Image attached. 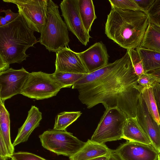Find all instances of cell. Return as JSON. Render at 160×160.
I'll list each match as a JSON object with an SVG mask.
<instances>
[{"instance_id":"cell-20","label":"cell","mask_w":160,"mask_h":160,"mask_svg":"<svg viewBox=\"0 0 160 160\" xmlns=\"http://www.w3.org/2000/svg\"><path fill=\"white\" fill-rule=\"evenodd\" d=\"M80 15L84 27L89 33L92 24L97 18L94 6L92 0H78Z\"/></svg>"},{"instance_id":"cell-28","label":"cell","mask_w":160,"mask_h":160,"mask_svg":"<svg viewBox=\"0 0 160 160\" xmlns=\"http://www.w3.org/2000/svg\"><path fill=\"white\" fill-rule=\"evenodd\" d=\"M158 81V80L153 76L148 73H144L139 77L138 82L143 91L144 89L152 88Z\"/></svg>"},{"instance_id":"cell-13","label":"cell","mask_w":160,"mask_h":160,"mask_svg":"<svg viewBox=\"0 0 160 160\" xmlns=\"http://www.w3.org/2000/svg\"><path fill=\"white\" fill-rule=\"evenodd\" d=\"M77 53L89 73L108 64L109 56L106 46L101 42L95 43L85 51Z\"/></svg>"},{"instance_id":"cell-37","label":"cell","mask_w":160,"mask_h":160,"mask_svg":"<svg viewBox=\"0 0 160 160\" xmlns=\"http://www.w3.org/2000/svg\"><path fill=\"white\" fill-rule=\"evenodd\" d=\"M109 155L98 157L97 158H94L88 160H107Z\"/></svg>"},{"instance_id":"cell-4","label":"cell","mask_w":160,"mask_h":160,"mask_svg":"<svg viewBox=\"0 0 160 160\" xmlns=\"http://www.w3.org/2000/svg\"><path fill=\"white\" fill-rule=\"evenodd\" d=\"M47 15V23L38 42L49 52H56L68 45V28L60 15L58 6L52 0L48 1Z\"/></svg>"},{"instance_id":"cell-27","label":"cell","mask_w":160,"mask_h":160,"mask_svg":"<svg viewBox=\"0 0 160 160\" xmlns=\"http://www.w3.org/2000/svg\"><path fill=\"white\" fill-rule=\"evenodd\" d=\"M147 13L149 21L160 27V0H155Z\"/></svg>"},{"instance_id":"cell-16","label":"cell","mask_w":160,"mask_h":160,"mask_svg":"<svg viewBox=\"0 0 160 160\" xmlns=\"http://www.w3.org/2000/svg\"><path fill=\"white\" fill-rule=\"evenodd\" d=\"M113 151L104 143L95 142L88 139L77 152L69 158L70 160H88L109 155Z\"/></svg>"},{"instance_id":"cell-35","label":"cell","mask_w":160,"mask_h":160,"mask_svg":"<svg viewBox=\"0 0 160 160\" xmlns=\"http://www.w3.org/2000/svg\"><path fill=\"white\" fill-rule=\"evenodd\" d=\"M107 160H121L117 155L115 154L113 150V152L109 155Z\"/></svg>"},{"instance_id":"cell-12","label":"cell","mask_w":160,"mask_h":160,"mask_svg":"<svg viewBox=\"0 0 160 160\" xmlns=\"http://www.w3.org/2000/svg\"><path fill=\"white\" fill-rule=\"evenodd\" d=\"M136 118L150 139L152 145L160 152V125L149 113L141 95L138 102Z\"/></svg>"},{"instance_id":"cell-8","label":"cell","mask_w":160,"mask_h":160,"mask_svg":"<svg viewBox=\"0 0 160 160\" xmlns=\"http://www.w3.org/2000/svg\"><path fill=\"white\" fill-rule=\"evenodd\" d=\"M16 4L18 12L25 19L29 27L40 33L44 30L47 19L48 0H3Z\"/></svg>"},{"instance_id":"cell-36","label":"cell","mask_w":160,"mask_h":160,"mask_svg":"<svg viewBox=\"0 0 160 160\" xmlns=\"http://www.w3.org/2000/svg\"><path fill=\"white\" fill-rule=\"evenodd\" d=\"M8 23L7 22L5 18L3 17H0V27L5 25Z\"/></svg>"},{"instance_id":"cell-25","label":"cell","mask_w":160,"mask_h":160,"mask_svg":"<svg viewBox=\"0 0 160 160\" xmlns=\"http://www.w3.org/2000/svg\"><path fill=\"white\" fill-rule=\"evenodd\" d=\"M127 50L131 59L134 72L136 75L139 77L145 73L138 52L136 49Z\"/></svg>"},{"instance_id":"cell-39","label":"cell","mask_w":160,"mask_h":160,"mask_svg":"<svg viewBox=\"0 0 160 160\" xmlns=\"http://www.w3.org/2000/svg\"><path fill=\"white\" fill-rule=\"evenodd\" d=\"M157 83L158 84L159 86L160 87V80H158Z\"/></svg>"},{"instance_id":"cell-3","label":"cell","mask_w":160,"mask_h":160,"mask_svg":"<svg viewBox=\"0 0 160 160\" xmlns=\"http://www.w3.org/2000/svg\"><path fill=\"white\" fill-rule=\"evenodd\" d=\"M34 31L20 14L12 22L0 27V72L10 64L20 63L28 57L26 51L38 42Z\"/></svg>"},{"instance_id":"cell-22","label":"cell","mask_w":160,"mask_h":160,"mask_svg":"<svg viewBox=\"0 0 160 160\" xmlns=\"http://www.w3.org/2000/svg\"><path fill=\"white\" fill-rule=\"evenodd\" d=\"M86 74L56 71L51 74L52 77L61 88H70Z\"/></svg>"},{"instance_id":"cell-5","label":"cell","mask_w":160,"mask_h":160,"mask_svg":"<svg viewBox=\"0 0 160 160\" xmlns=\"http://www.w3.org/2000/svg\"><path fill=\"white\" fill-rule=\"evenodd\" d=\"M127 117L119 109H106L90 140L104 143L122 139L124 125Z\"/></svg>"},{"instance_id":"cell-34","label":"cell","mask_w":160,"mask_h":160,"mask_svg":"<svg viewBox=\"0 0 160 160\" xmlns=\"http://www.w3.org/2000/svg\"><path fill=\"white\" fill-rule=\"evenodd\" d=\"M155 77L158 80H160V68L150 71L147 73Z\"/></svg>"},{"instance_id":"cell-2","label":"cell","mask_w":160,"mask_h":160,"mask_svg":"<svg viewBox=\"0 0 160 160\" xmlns=\"http://www.w3.org/2000/svg\"><path fill=\"white\" fill-rule=\"evenodd\" d=\"M147 13L111 7L105 32L107 37L127 50L140 47L149 23Z\"/></svg>"},{"instance_id":"cell-11","label":"cell","mask_w":160,"mask_h":160,"mask_svg":"<svg viewBox=\"0 0 160 160\" xmlns=\"http://www.w3.org/2000/svg\"><path fill=\"white\" fill-rule=\"evenodd\" d=\"M114 152L121 160H158L159 153L151 145L128 141Z\"/></svg>"},{"instance_id":"cell-32","label":"cell","mask_w":160,"mask_h":160,"mask_svg":"<svg viewBox=\"0 0 160 160\" xmlns=\"http://www.w3.org/2000/svg\"><path fill=\"white\" fill-rule=\"evenodd\" d=\"M0 156L8 158H11L8 150L4 142L2 137L0 135Z\"/></svg>"},{"instance_id":"cell-14","label":"cell","mask_w":160,"mask_h":160,"mask_svg":"<svg viewBox=\"0 0 160 160\" xmlns=\"http://www.w3.org/2000/svg\"><path fill=\"white\" fill-rule=\"evenodd\" d=\"M55 71L75 73H88L77 52L67 47L56 52Z\"/></svg>"},{"instance_id":"cell-15","label":"cell","mask_w":160,"mask_h":160,"mask_svg":"<svg viewBox=\"0 0 160 160\" xmlns=\"http://www.w3.org/2000/svg\"><path fill=\"white\" fill-rule=\"evenodd\" d=\"M42 118V113L38 108L32 106L24 122L18 129V134L12 143L13 146L26 142L33 131L39 126Z\"/></svg>"},{"instance_id":"cell-19","label":"cell","mask_w":160,"mask_h":160,"mask_svg":"<svg viewBox=\"0 0 160 160\" xmlns=\"http://www.w3.org/2000/svg\"><path fill=\"white\" fill-rule=\"evenodd\" d=\"M139 48L160 52V27L149 21Z\"/></svg>"},{"instance_id":"cell-7","label":"cell","mask_w":160,"mask_h":160,"mask_svg":"<svg viewBox=\"0 0 160 160\" xmlns=\"http://www.w3.org/2000/svg\"><path fill=\"white\" fill-rule=\"evenodd\" d=\"M61 89L51 74L33 72L30 73L21 94L31 98L42 100L56 96Z\"/></svg>"},{"instance_id":"cell-9","label":"cell","mask_w":160,"mask_h":160,"mask_svg":"<svg viewBox=\"0 0 160 160\" xmlns=\"http://www.w3.org/2000/svg\"><path fill=\"white\" fill-rule=\"evenodd\" d=\"M60 6L68 29L83 45L86 46L91 37L85 29L80 17L78 0H63Z\"/></svg>"},{"instance_id":"cell-6","label":"cell","mask_w":160,"mask_h":160,"mask_svg":"<svg viewBox=\"0 0 160 160\" xmlns=\"http://www.w3.org/2000/svg\"><path fill=\"white\" fill-rule=\"evenodd\" d=\"M42 146L58 155L73 156L85 145L83 142L66 130L48 129L39 136Z\"/></svg>"},{"instance_id":"cell-23","label":"cell","mask_w":160,"mask_h":160,"mask_svg":"<svg viewBox=\"0 0 160 160\" xmlns=\"http://www.w3.org/2000/svg\"><path fill=\"white\" fill-rule=\"evenodd\" d=\"M80 111L63 112L57 115L53 129L66 130V128L81 115Z\"/></svg>"},{"instance_id":"cell-33","label":"cell","mask_w":160,"mask_h":160,"mask_svg":"<svg viewBox=\"0 0 160 160\" xmlns=\"http://www.w3.org/2000/svg\"><path fill=\"white\" fill-rule=\"evenodd\" d=\"M1 12L5 13V15L4 18L8 23L14 20L20 15L18 12L15 13L12 12L10 9L3 10Z\"/></svg>"},{"instance_id":"cell-24","label":"cell","mask_w":160,"mask_h":160,"mask_svg":"<svg viewBox=\"0 0 160 160\" xmlns=\"http://www.w3.org/2000/svg\"><path fill=\"white\" fill-rule=\"evenodd\" d=\"M141 96L148 111L155 121L160 125V118L152 88L144 89Z\"/></svg>"},{"instance_id":"cell-1","label":"cell","mask_w":160,"mask_h":160,"mask_svg":"<svg viewBox=\"0 0 160 160\" xmlns=\"http://www.w3.org/2000/svg\"><path fill=\"white\" fill-rule=\"evenodd\" d=\"M128 51L121 58L86 74L72 86L88 109L101 103L106 109L116 108L127 118L136 117L142 90L139 85Z\"/></svg>"},{"instance_id":"cell-38","label":"cell","mask_w":160,"mask_h":160,"mask_svg":"<svg viewBox=\"0 0 160 160\" xmlns=\"http://www.w3.org/2000/svg\"><path fill=\"white\" fill-rule=\"evenodd\" d=\"M8 158L0 156V160H7Z\"/></svg>"},{"instance_id":"cell-41","label":"cell","mask_w":160,"mask_h":160,"mask_svg":"<svg viewBox=\"0 0 160 160\" xmlns=\"http://www.w3.org/2000/svg\"><path fill=\"white\" fill-rule=\"evenodd\" d=\"M11 160H13V159H11Z\"/></svg>"},{"instance_id":"cell-31","label":"cell","mask_w":160,"mask_h":160,"mask_svg":"<svg viewBox=\"0 0 160 160\" xmlns=\"http://www.w3.org/2000/svg\"><path fill=\"white\" fill-rule=\"evenodd\" d=\"M152 89L160 118V87L156 83L153 87Z\"/></svg>"},{"instance_id":"cell-21","label":"cell","mask_w":160,"mask_h":160,"mask_svg":"<svg viewBox=\"0 0 160 160\" xmlns=\"http://www.w3.org/2000/svg\"><path fill=\"white\" fill-rule=\"evenodd\" d=\"M136 49L140 55L145 73L160 68V52L140 48Z\"/></svg>"},{"instance_id":"cell-29","label":"cell","mask_w":160,"mask_h":160,"mask_svg":"<svg viewBox=\"0 0 160 160\" xmlns=\"http://www.w3.org/2000/svg\"><path fill=\"white\" fill-rule=\"evenodd\" d=\"M11 158L14 160H48L33 153L22 152H14Z\"/></svg>"},{"instance_id":"cell-30","label":"cell","mask_w":160,"mask_h":160,"mask_svg":"<svg viewBox=\"0 0 160 160\" xmlns=\"http://www.w3.org/2000/svg\"><path fill=\"white\" fill-rule=\"evenodd\" d=\"M141 10L147 13L155 0H134Z\"/></svg>"},{"instance_id":"cell-18","label":"cell","mask_w":160,"mask_h":160,"mask_svg":"<svg viewBox=\"0 0 160 160\" xmlns=\"http://www.w3.org/2000/svg\"><path fill=\"white\" fill-rule=\"evenodd\" d=\"M0 135L3 138L11 156L14 153V147L10 136V115L4 102L0 100Z\"/></svg>"},{"instance_id":"cell-26","label":"cell","mask_w":160,"mask_h":160,"mask_svg":"<svg viewBox=\"0 0 160 160\" xmlns=\"http://www.w3.org/2000/svg\"><path fill=\"white\" fill-rule=\"evenodd\" d=\"M109 1L111 7L123 10L142 11L134 0H109Z\"/></svg>"},{"instance_id":"cell-17","label":"cell","mask_w":160,"mask_h":160,"mask_svg":"<svg viewBox=\"0 0 160 160\" xmlns=\"http://www.w3.org/2000/svg\"><path fill=\"white\" fill-rule=\"evenodd\" d=\"M122 138L127 141L151 145V142L136 117L128 118L124 126Z\"/></svg>"},{"instance_id":"cell-40","label":"cell","mask_w":160,"mask_h":160,"mask_svg":"<svg viewBox=\"0 0 160 160\" xmlns=\"http://www.w3.org/2000/svg\"><path fill=\"white\" fill-rule=\"evenodd\" d=\"M158 160H160V152H159V153Z\"/></svg>"},{"instance_id":"cell-10","label":"cell","mask_w":160,"mask_h":160,"mask_svg":"<svg viewBox=\"0 0 160 160\" xmlns=\"http://www.w3.org/2000/svg\"><path fill=\"white\" fill-rule=\"evenodd\" d=\"M23 67L19 69L9 68L0 72V100L3 102L21 93L30 74Z\"/></svg>"}]
</instances>
